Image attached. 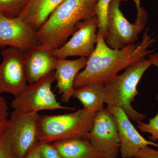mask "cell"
<instances>
[{
  "label": "cell",
  "mask_w": 158,
  "mask_h": 158,
  "mask_svg": "<svg viewBox=\"0 0 158 158\" xmlns=\"http://www.w3.org/2000/svg\"><path fill=\"white\" fill-rule=\"evenodd\" d=\"M106 109L116 122L120 141L119 153L122 157L134 158L140 149L149 145L158 147V144L148 141L140 135L121 109L110 106H107Z\"/></svg>",
  "instance_id": "12"
},
{
  "label": "cell",
  "mask_w": 158,
  "mask_h": 158,
  "mask_svg": "<svg viewBox=\"0 0 158 158\" xmlns=\"http://www.w3.org/2000/svg\"><path fill=\"white\" fill-rule=\"evenodd\" d=\"M99 22L97 16L82 22L68 41L52 51L56 59L79 56L88 59L95 49L98 40Z\"/></svg>",
  "instance_id": "10"
},
{
  "label": "cell",
  "mask_w": 158,
  "mask_h": 158,
  "mask_svg": "<svg viewBox=\"0 0 158 158\" xmlns=\"http://www.w3.org/2000/svg\"><path fill=\"white\" fill-rule=\"evenodd\" d=\"M28 0H0V15L8 18L19 17Z\"/></svg>",
  "instance_id": "18"
},
{
  "label": "cell",
  "mask_w": 158,
  "mask_h": 158,
  "mask_svg": "<svg viewBox=\"0 0 158 158\" xmlns=\"http://www.w3.org/2000/svg\"><path fill=\"white\" fill-rule=\"evenodd\" d=\"M0 94L8 93L17 96L28 85L24 52L19 49L9 47L1 52Z\"/></svg>",
  "instance_id": "8"
},
{
  "label": "cell",
  "mask_w": 158,
  "mask_h": 158,
  "mask_svg": "<svg viewBox=\"0 0 158 158\" xmlns=\"http://www.w3.org/2000/svg\"><path fill=\"white\" fill-rule=\"evenodd\" d=\"M73 97L77 99L85 110L98 112L104 108V85L94 84L75 89Z\"/></svg>",
  "instance_id": "17"
},
{
  "label": "cell",
  "mask_w": 158,
  "mask_h": 158,
  "mask_svg": "<svg viewBox=\"0 0 158 158\" xmlns=\"http://www.w3.org/2000/svg\"><path fill=\"white\" fill-rule=\"evenodd\" d=\"M134 158H158V151L147 146L140 149Z\"/></svg>",
  "instance_id": "24"
},
{
  "label": "cell",
  "mask_w": 158,
  "mask_h": 158,
  "mask_svg": "<svg viewBox=\"0 0 158 158\" xmlns=\"http://www.w3.org/2000/svg\"><path fill=\"white\" fill-rule=\"evenodd\" d=\"M97 113L83 109L73 113L40 117V141L53 143L71 139H88Z\"/></svg>",
  "instance_id": "4"
},
{
  "label": "cell",
  "mask_w": 158,
  "mask_h": 158,
  "mask_svg": "<svg viewBox=\"0 0 158 158\" xmlns=\"http://www.w3.org/2000/svg\"><path fill=\"white\" fill-rule=\"evenodd\" d=\"M37 145L41 158H62L60 153L52 143L39 141Z\"/></svg>",
  "instance_id": "22"
},
{
  "label": "cell",
  "mask_w": 158,
  "mask_h": 158,
  "mask_svg": "<svg viewBox=\"0 0 158 158\" xmlns=\"http://www.w3.org/2000/svg\"><path fill=\"white\" fill-rule=\"evenodd\" d=\"M38 113L25 114L14 110L10 114L8 131L15 156L25 158L39 141Z\"/></svg>",
  "instance_id": "7"
},
{
  "label": "cell",
  "mask_w": 158,
  "mask_h": 158,
  "mask_svg": "<svg viewBox=\"0 0 158 158\" xmlns=\"http://www.w3.org/2000/svg\"><path fill=\"white\" fill-rule=\"evenodd\" d=\"M9 118L8 104L6 100L0 94V135L9 128Z\"/></svg>",
  "instance_id": "23"
},
{
  "label": "cell",
  "mask_w": 158,
  "mask_h": 158,
  "mask_svg": "<svg viewBox=\"0 0 158 158\" xmlns=\"http://www.w3.org/2000/svg\"><path fill=\"white\" fill-rule=\"evenodd\" d=\"M156 37L145 29L142 40L120 49L109 47L102 35L98 32L95 49L88 59L84 69L78 74L74 83V88L101 84L104 85L122 70L146 58L155 50L150 48L156 42Z\"/></svg>",
  "instance_id": "1"
},
{
  "label": "cell",
  "mask_w": 158,
  "mask_h": 158,
  "mask_svg": "<svg viewBox=\"0 0 158 158\" xmlns=\"http://www.w3.org/2000/svg\"><path fill=\"white\" fill-rule=\"evenodd\" d=\"M127 1L111 0L108 6L104 40L110 48L120 49L135 43L146 26L144 23H131L125 17L119 6L121 2Z\"/></svg>",
  "instance_id": "6"
},
{
  "label": "cell",
  "mask_w": 158,
  "mask_h": 158,
  "mask_svg": "<svg viewBox=\"0 0 158 158\" xmlns=\"http://www.w3.org/2000/svg\"><path fill=\"white\" fill-rule=\"evenodd\" d=\"M87 61L88 59L85 57L75 60L57 59L55 78L62 102L67 103L73 97L75 80L80 71L86 66Z\"/></svg>",
  "instance_id": "13"
},
{
  "label": "cell",
  "mask_w": 158,
  "mask_h": 158,
  "mask_svg": "<svg viewBox=\"0 0 158 158\" xmlns=\"http://www.w3.org/2000/svg\"><path fill=\"white\" fill-rule=\"evenodd\" d=\"M98 0H64L36 33L37 45L52 51L60 47L80 23L97 15Z\"/></svg>",
  "instance_id": "2"
},
{
  "label": "cell",
  "mask_w": 158,
  "mask_h": 158,
  "mask_svg": "<svg viewBox=\"0 0 158 158\" xmlns=\"http://www.w3.org/2000/svg\"><path fill=\"white\" fill-rule=\"evenodd\" d=\"M0 158H16L8 129L0 135Z\"/></svg>",
  "instance_id": "21"
},
{
  "label": "cell",
  "mask_w": 158,
  "mask_h": 158,
  "mask_svg": "<svg viewBox=\"0 0 158 158\" xmlns=\"http://www.w3.org/2000/svg\"><path fill=\"white\" fill-rule=\"evenodd\" d=\"M111 0H98L97 8V16L99 25L98 32L102 35L104 39L106 34L107 12L109 4Z\"/></svg>",
  "instance_id": "19"
},
{
  "label": "cell",
  "mask_w": 158,
  "mask_h": 158,
  "mask_svg": "<svg viewBox=\"0 0 158 158\" xmlns=\"http://www.w3.org/2000/svg\"><path fill=\"white\" fill-rule=\"evenodd\" d=\"M88 139L105 158H116L119 153L120 141L113 116L107 109L97 113Z\"/></svg>",
  "instance_id": "9"
},
{
  "label": "cell",
  "mask_w": 158,
  "mask_h": 158,
  "mask_svg": "<svg viewBox=\"0 0 158 158\" xmlns=\"http://www.w3.org/2000/svg\"><path fill=\"white\" fill-rule=\"evenodd\" d=\"M156 100L158 102V94ZM137 123L138 128L141 131L150 135L149 138L152 141H158V111L154 117L149 119L148 123H144L142 121L138 122Z\"/></svg>",
  "instance_id": "20"
},
{
  "label": "cell",
  "mask_w": 158,
  "mask_h": 158,
  "mask_svg": "<svg viewBox=\"0 0 158 158\" xmlns=\"http://www.w3.org/2000/svg\"><path fill=\"white\" fill-rule=\"evenodd\" d=\"M152 65L148 59L136 62L125 69L104 85V102L107 106L121 109L131 120L142 121L146 117L134 109L131 103L138 94L137 88L144 73Z\"/></svg>",
  "instance_id": "3"
},
{
  "label": "cell",
  "mask_w": 158,
  "mask_h": 158,
  "mask_svg": "<svg viewBox=\"0 0 158 158\" xmlns=\"http://www.w3.org/2000/svg\"><path fill=\"white\" fill-rule=\"evenodd\" d=\"M64 0H28L20 17L37 31Z\"/></svg>",
  "instance_id": "15"
},
{
  "label": "cell",
  "mask_w": 158,
  "mask_h": 158,
  "mask_svg": "<svg viewBox=\"0 0 158 158\" xmlns=\"http://www.w3.org/2000/svg\"><path fill=\"white\" fill-rule=\"evenodd\" d=\"M56 60L52 51L37 45L25 52V65L28 85L38 81L54 71Z\"/></svg>",
  "instance_id": "14"
},
{
  "label": "cell",
  "mask_w": 158,
  "mask_h": 158,
  "mask_svg": "<svg viewBox=\"0 0 158 158\" xmlns=\"http://www.w3.org/2000/svg\"><path fill=\"white\" fill-rule=\"evenodd\" d=\"M137 9V18L135 23L146 24L147 13L143 8H141V0H134Z\"/></svg>",
  "instance_id": "25"
},
{
  "label": "cell",
  "mask_w": 158,
  "mask_h": 158,
  "mask_svg": "<svg viewBox=\"0 0 158 158\" xmlns=\"http://www.w3.org/2000/svg\"><path fill=\"white\" fill-rule=\"evenodd\" d=\"M56 81L55 71L41 80L31 85L17 96L15 97L11 106L15 111L23 113H38L43 110H67L75 108L63 106L57 100L52 86Z\"/></svg>",
  "instance_id": "5"
},
{
  "label": "cell",
  "mask_w": 158,
  "mask_h": 158,
  "mask_svg": "<svg viewBox=\"0 0 158 158\" xmlns=\"http://www.w3.org/2000/svg\"><path fill=\"white\" fill-rule=\"evenodd\" d=\"M52 144L62 158H105L88 139H71Z\"/></svg>",
  "instance_id": "16"
},
{
  "label": "cell",
  "mask_w": 158,
  "mask_h": 158,
  "mask_svg": "<svg viewBox=\"0 0 158 158\" xmlns=\"http://www.w3.org/2000/svg\"><path fill=\"white\" fill-rule=\"evenodd\" d=\"M36 33L20 17L8 18L0 15V49L9 46L26 52L37 45Z\"/></svg>",
  "instance_id": "11"
},
{
  "label": "cell",
  "mask_w": 158,
  "mask_h": 158,
  "mask_svg": "<svg viewBox=\"0 0 158 158\" xmlns=\"http://www.w3.org/2000/svg\"><path fill=\"white\" fill-rule=\"evenodd\" d=\"M148 57L152 65H154L158 69V53H152Z\"/></svg>",
  "instance_id": "27"
},
{
  "label": "cell",
  "mask_w": 158,
  "mask_h": 158,
  "mask_svg": "<svg viewBox=\"0 0 158 158\" xmlns=\"http://www.w3.org/2000/svg\"><path fill=\"white\" fill-rule=\"evenodd\" d=\"M37 143L31 148L25 158H41L38 151Z\"/></svg>",
  "instance_id": "26"
}]
</instances>
